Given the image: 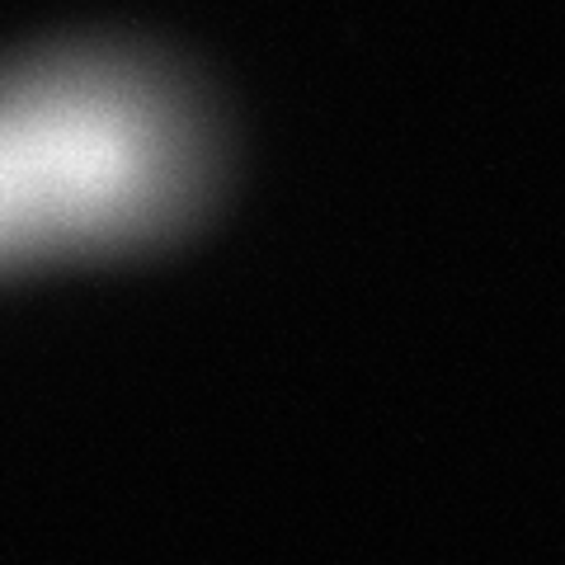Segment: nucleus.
I'll use <instances>...</instances> for the list:
<instances>
[{
  "label": "nucleus",
  "mask_w": 565,
  "mask_h": 565,
  "mask_svg": "<svg viewBox=\"0 0 565 565\" xmlns=\"http://www.w3.org/2000/svg\"><path fill=\"white\" fill-rule=\"evenodd\" d=\"M189 114L161 81L62 57L0 81V264L141 236L193 189Z\"/></svg>",
  "instance_id": "nucleus-1"
}]
</instances>
